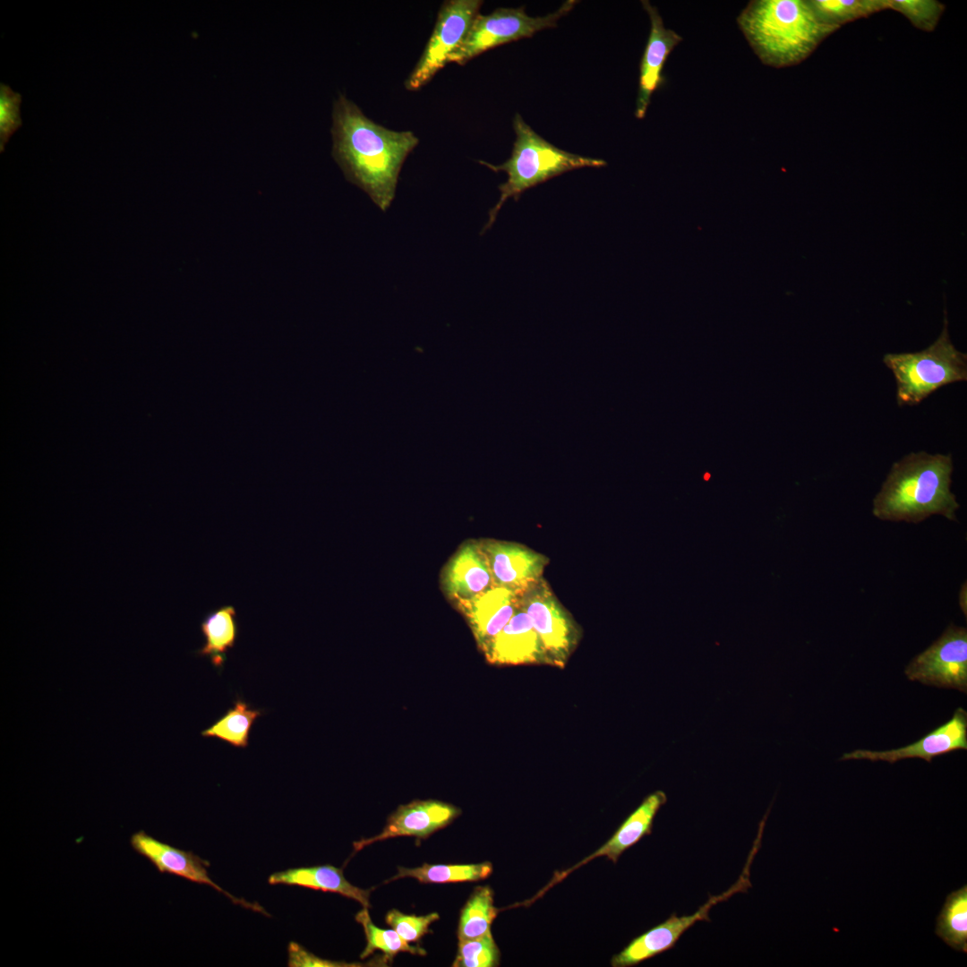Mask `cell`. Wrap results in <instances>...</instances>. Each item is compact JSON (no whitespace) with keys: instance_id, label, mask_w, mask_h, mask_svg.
I'll return each mask as SVG.
<instances>
[{"instance_id":"obj_13","label":"cell","mask_w":967,"mask_h":967,"mask_svg":"<svg viewBox=\"0 0 967 967\" xmlns=\"http://www.w3.org/2000/svg\"><path fill=\"white\" fill-rule=\"evenodd\" d=\"M489 561L494 585L518 593L543 578L549 558L523 544L497 541L480 540Z\"/></svg>"},{"instance_id":"obj_19","label":"cell","mask_w":967,"mask_h":967,"mask_svg":"<svg viewBox=\"0 0 967 967\" xmlns=\"http://www.w3.org/2000/svg\"><path fill=\"white\" fill-rule=\"evenodd\" d=\"M642 4L649 15L651 29L640 64L639 87L635 115L642 119L646 112L652 94L663 84V69L666 59L681 37L666 29L657 11L648 1Z\"/></svg>"},{"instance_id":"obj_27","label":"cell","mask_w":967,"mask_h":967,"mask_svg":"<svg viewBox=\"0 0 967 967\" xmlns=\"http://www.w3.org/2000/svg\"><path fill=\"white\" fill-rule=\"evenodd\" d=\"M355 920L362 925L367 942L366 946L361 954L362 959L368 957L376 950L383 952L386 959H392L397 954L401 952L417 955H424L426 954L423 948L409 945V943L405 941L393 928L383 929L377 927L372 921L366 907H364L362 911L357 912Z\"/></svg>"},{"instance_id":"obj_32","label":"cell","mask_w":967,"mask_h":967,"mask_svg":"<svg viewBox=\"0 0 967 967\" xmlns=\"http://www.w3.org/2000/svg\"><path fill=\"white\" fill-rule=\"evenodd\" d=\"M290 967H351L362 966V964L347 963L322 959L308 952L297 943L290 942L288 945V962Z\"/></svg>"},{"instance_id":"obj_5","label":"cell","mask_w":967,"mask_h":967,"mask_svg":"<svg viewBox=\"0 0 967 967\" xmlns=\"http://www.w3.org/2000/svg\"><path fill=\"white\" fill-rule=\"evenodd\" d=\"M883 363L894 376L900 406H916L941 387L967 381V355L951 341L946 310L943 329L929 347L886 354Z\"/></svg>"},{"instance_id":"obj_18","label":"cell","mask_w":967,"mask_h":967,"mask_svg":"<svg viewBox=\"0 0 967 967\" xmlns=\"http://www.w3.org/2000/svg\"><path fill=\"white\" fill-rule=\"evenodd\" d=\"M441 582L446 595L454 604L494 586L480 540L467 541L458 548L446 565Z\"/></svg>"},{"instance_id":"obj_10","label":"cell","mask_w":967,"mask_h":967,"mask_svg":"<svg viewBox=\"0 0 967 967\" xmlns=\"http://www.w3.org/2000/svg\"><path fill=\"white\" fill-rule=\"evenodd\" d=\"M911 680L967 691V629L950 624L943 634L906 666Z\"/></svg>"},{"instance_id":"obj_16","label":"cell","mask_w":967,"mask_h":967,"mask_svg":"<svg viewBox=\"0 0 967 967\" xmlns=\"http://www.w3.org/2000/svg\"><path fill=\"white\" fill-rule=\"evenodd\" d=\"M666 801L667 796L663 791H656L647 795L639 806L627 817L612 836L603 845L594 853L578 862L572 868L555 873L552 881L531 900L526 901V903H533L556 883L565 878L569 873L595 858L606 857L613 863H616L625 851L639 842L644 836L649 835L652 833L655 817Z\"/></svg>"},{"instance_id":"obj_24","label":"cell","mask_w":967,"mask_h":967,"mask_svg":"<svg viewBox=\"0 0 967 967\" xmlns=\"http://www.w3.org/2000/svg\"><path fill=\"white\" fill-rule=\"evenodd\" d=\"M501 909L494 905L493 891L489 886H477L461 910L458 940L481 937L491 931V926Z\"/></svg>"},{"instance_id":"obj_23","label":"cell","mask_w":967,"mask_h":967,"mask_svg":"<svg viewBox=\"0 0 967 967\" xmlns=\"http://www.w3.org/2000/svg\"><path fill=\"white\" fill-rule=\"evenodd\" d=\"M935 932L953 949L967 952V886L946 896Z\"/></svg>"},{"instance_id":"obj_14","label":"cell","mask_w":967,"mask_h":967,"mask_svg":"<svg viewBox=\"0 0 967 967\" xmlns=\"http://www.w3.org/2000/svg\"><path fill=\"white\" fill-rule=\"evenodd\" d=\"M459 815L458 808L446 802L435 800H414L399 806L389 817L380 834L355 842L354 851H358L376 842L398 836L426 838L449 825Z\"/></svg>"},{"instance_id":"obj_20","label":"cell","mask_w":967,"mask_h":967,"mask_svg":"<svg viewBox=\"0 0 967 967\" xmlns=\"http://www.w3.org/2000/svg\"><path fill=\"white\" fill-rule=\"evenodd\" d=\"M269 883L336 893L358 902L364 907H370V890L352 885L344 877L342 869L332 865L295 868L275 872L269 877Z\"/></svg>"},{"instance_id":"obj_9","label":"cell","mask_w":967,"mask_h":967,"mask_svg":"<svg viewBox=\"0 0 967 967\" xmlns=\"http://www.w3.org/2000/svg\"><path fill=\"white\" fill-rule=\"evenodd\" d=\"M482 4L480 0H449L441 4L425 48L405 82L407 90L422 88L449 63L479 13Z\"/></svg>"},{"instance_id":"obj_22","label":"cell","mask_w":967,"mask_h":967,"mask_svg":"<svg viewBox=\"0 0 967 967\" xmlns=\"http://www.w3.org/2000/svg\"><path fill=\"white\" fill-rule=\"evenodd\" d=\"M492 871L491 862L475 864H428L409 869L399 867L395 876L386 883L404 877H412L424 884H441L478 881L488 877Z\"/></svg>"},{"instance_id":"obj_12","label":"cell","mask_w":967,"mask_h":967,"mask_svg":"<svg viewBox=\"0 0 967 967\" xmlns=\"http://www.w3.org/2000/svg\"><path fill=\"white\" fill-rule=\"evenodd\" d=\"M966 749L967 712L958 707L950 720L910 745L885 751L856 749L844 753L840 760L867 759L894 764L902 759L919 757L930 763L936 757Z\"/></svg>"},{"instance_id":"obj_29","label":"cell","mask_w":967,"mask_h":967,"mask_svg":"<svg viewBox=\"0 0 967 967\" xmlns=\"http://www.w3.org/2000/svg\"><path fill=\"white\" fill-rule=\"evenodd\" d=\"M946 5L936 0H889L888 9L902 13L919 30L933 31Z\"/></svg>"},{"instance_id":"obj_8","label":"cell","mask_w":967,"mask_h":967,"mask_svg":"<svg viewBox=\"0 0 967 967\" xmlns=\"http://www.w3.org/2000/svg\"><path fill=\"white\" fill-rule=\"evenodd\" d=\"M521 605L543 645L550 665L563 668L581 638V629L543 578L521 594Z\"/></svg>"},{"instance_id":"obj_17","label":"cell","mask_w":967,"mask_h":967,"mask_svg":"<svg viewBox=\"0 0 967 967\" xmlns=\"http://www.w3.org/2000/svg\"><path fill=\"white\" fill-rule=\"evenodd\" d=\"M483 655L493 665H550L540 637L521 604Z\"/></svg>"},{"instance_id":"obj_1","label":"cell","mask_w":967,"mask_h":967,"mask_svg":"<svg viewBox=\"0 0 967 967\" xmlns=\"http://www.w3.org/2000/svg\"><path fill=\"white\" fill-rule=\"evenodd\" d=\"M331 134L332 155L346 177L386 211L418 138L410 131H393L375 123L342 94L333 105Z\"/></svg>"},{"instance_id":"obj_6","label":"cell","mask_w":967,"mask_h":967,"mask_svg":"<svg viewBox=\"0 0 967 967\" xmlns=\"http://www.w3.org/2000/svg\"><path fill=\"white\" fill-rule=\"evenodd\" d=\"M765 821L759 824L758 833L749 854L747 862L738 880L725 892L709 896L705 904L692 914L678 916L673 912L663 922L653 927L631 940L620 953L614 954L613 967H630L672 949L680 937L698 921H711L709 911L717 903L727 901L733 894L746 893L751 883V863L760 847Z\"/></svg>"},{"instance_id":"obj_7","label":"cell","mask_w":967,"mask_h":967,"mask_svg":"<svg viewBox=\"0 0 967 967\" xmlns=\"http://www.w3.org/2000/svg\"><path fill=\"white\" fill-rule=\"evenodd\" d=\"M576 3L578 1L568 0L557 11L543 17L528 16L524 7L498 8L487 15L478 13L449 63L462 65L492 48L556 27L558 21L569 13Z\"/></svg>"},{"instance_id":"obj_4","label":"cell","mask_w":967,"mask_h":967,"mask_svg":"<svg viewBox=\"0 0 967 967\" xmlns=\"http://www.w3.org/2000/svg\"><path fill=\"white\" fill-rule=\"evenodd\" d=\"M513 127L516 139L510 158L501 165L479 161L492 171L505 172L508 176L507 181L499 185L500 199L490 210L483 232L492 227L507 200L518 201L527 189L566 172L606 165L603 159L580 156L554 146L537 134L519 114L514 117Z\"/></svg>"},{"instance_id":"obj_2","label":"cell","mask_w":967,"mask_h":967,"mask_svg":"<svg viewBox=\"0 0 967 967\" xmlns=\"http://www.w3.org/2000/svg\"><path fill=\"white\" fill-rule=\"evenodd\" d=\"M951 454L911 452L893 464L876 494L872 514L878 519L918 524L939 515L956 521L960 504L951 491Z\"/></svg>"},{"instance_id":"obj_31","label":"cell","mask_w":967,"mask_h":967,"mask_svg":"<svg viewBox=\"0 0 967 967\" xmlns=\"http://www.w3.org/2000/svg\"><path fill=\"white\" fill-rule=\"evenodd\" d=\"M439 920L437 912L423 916L406 915L392 909L386 915V922L407 943L415 942L429 932L431 924Z\"/></svg>"},{"instance_id":"obj_30","label":"cell","mask_w":967,"mask_h":967,"mask_svg":"<svg viewBox=\"0 0 967 967\" xmlns=\"http://www.w3.org/2000/svg\"><path fill=\"white\" fill-rule=\"evenodd\" d=\"M21 95L14 92L8 85L0 83V151L4 150L5 143L13 133L21 126L20 106Z\"/></svg>"},{"instance_id":"obj_21","label":"cell","mask_w":967,"mask_h":967,"mask_svg":"<svg viewBox=\"0 0 967 967\" xmlns=\"http://www.w3.org/2000/svg\"><path fill=\"white\" fill-rule=\"evenodd\" d=\"M201 630L205 641L197 651L198 655L210 657L217 668L222 667L226 654L235 646L238 635L235 607L223 605L208 612L201 622Z\"/></svg>"},{"instance_id":"obj_3","label":"cell","mask_w":967,"mask_h":967,"mask_svg":"<svg viewBox=\"0 0 967 967\" xmlns=\"http://www.w3.org/2000/svg\"><path fill=\"white\" fill-rule=\"evenodd\" d=\"M759 59L782 68L800 64L839 28L821 21L809 1H751L738 18Z\"/></svg>"},{"instance_id":"obj_15","label":"cell","mask_w":967,"mask_h":967,"mask_svg":"<svg viewBox=\"0 0 967 967\" xmlns=\"http://www.w3.org/2000/svg\"><path fill=\"white\" fill-rule=\"evenodd\" d=\"M521 594L494 585L468 600L455 603L482 653L517 612L521 604Z\"/></svg>"},{"instance_id":"obj_28","label":"cell","mask_w":967,"mask_h":967,"mask_svg":"<svg viewBox=\"0 0 967 967\" xmlns=\"http://www.w3.org/2000/svg\"><path fill=\"white\" fill-rule=\"evenodd\" d=\"M501 953L492 932L481 937L458 940L454 967H494L500 963Z\"/></svg>"},{"instance_id":"obj_25","label":"cell","mask_w":967,"mask_h":967,"mask_svg":"<svg viewBox=\"0 0 967 967\" xmlns=\"http://www.w3.org/2000/svg\"><path fill=\"white\" fill-rule=\"evenodd\" d=\"M262 715L259 709H252L241 699L210 727L201 732L207 738H218L235 748L245 749L249 745L251 728Z\"/></svg>"},{"instance_id":"obj_26","label":"cell","mask_w":967,"mask_h":967,"mask_svg":"<svg viewBox=\"0 0 967 967\" xmlns=\"http://www.w3.org/2000/svg\"><path fill=\"white\" fill-rule=\"evenodd\" d=\"M817 18L826 24L840 28L853 21L888 9L889 0H810Z\"/></svg>"},{"instance_id":"obj_11","label":"cell","mask_w":967,"mask_h":967,"mask_svg":"<svg viewBox=\"0 0 967 967\" xmlns=\"http://www.w3.org/2000/svg\"><path fill=\"white\" fill-rule=\"evenodd\" d=\"M130 844L135 852L146 858L160 873L173 874L193 883L210 886L234 903L269 916L260 904L237 898L216 884L208 874L209 861L193 851L160 842L143 830L131 835Z\"/></svg>"}]
</instances>
